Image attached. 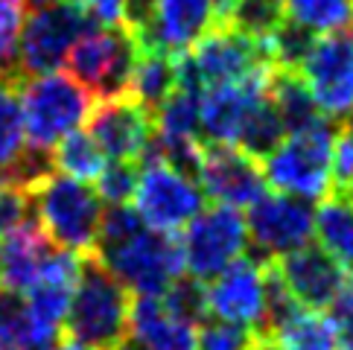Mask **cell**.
Masks as SVG:
<instances>
[{"instance_id":"obj_1","label":"cell","mask_w":353,"mask_h":350,"mask_svg":"<svg viewBox=\"0 0 353 350\" xmlns=\"http://www.w3.org/2000/svg\"><path fill=\"white\" fill-rule=\"evenodd\" d=\"M94 251L125 289L137 295H163L184 274L179 240L152 231L125 205H111L103 214Z\"/></svg>"},{"instance_id":"obj_28","label":"cell","mask_w":353,"mask_h":350,"mask_svg":"<svg viewBox=\"0 0 353 350\" xmlns=\"http://www.w3.org/2000/svg\"><path fill=\"white\" fill-rule=\"evenodd\" d=\"M319 41L315 32H310L301 23L283 18L281 27H277L269 39H266V50L272 59V68H286V70H301V65L307 61L312 44Z\"/></svg>"},{"instance_id":"obj_17","label":"cell","mask_w":353,"mask_h":350,"mask_svg":"<svg viewBox=\"0 0 353 350\" xmlns=\"http://www.w3.org/2000/svg\"><path fill=\"white\" fill-rule=\"evenodd\" d=\"M272 271L283 292L304 309H327L347 286V274L319 245H307L281 257Z\"/></svg>"},{"instance_id":"obj_21","label":"cell","mask_w":353,"mask_h":350,"mask_svg":"<svg viewBox=\"0 0 353 350\" xmlns=\"http://www.w3.org/2000/svg\"><path fill=\"white\" fill-rule=\"evenodd\" d=\"M266 91L272 96V103L281 114L286 132H301L307 126H315L324 114L315 105V99L310 94V88L298 70H286V68H272L269 79H266Z\"/></svg>"},{"instance_id":"obj_20","label":"cell","mask_w":353,"mask_h":350,"mask_svg":"<svg viewBox=\"0 0 353 350\" xmlns=\"http://www.w3.org/2000/svg\"><path fill=\"white\" fill-rule=\"evenodd\" d=\"M312 240L345 274H353V193H327L315 210Z\"/></svg>"},{"instance_id":"obj_41","label":"cell","mask_w":353,"mask_h":350,"mask_svg":"<svg viewBox=\"0 0 353 350\" xmlns=\"http://www.w3.org/2000/svg\"><path fill=\"white\" fill-rule=\"evenodd\" d=\"M27 6H44V3H50V0H23Z\"/></svg>"},{"instance_id":"obj_30","label":"cell","mask_w":353,"mask_h":350,"mask_svg":"<svg viewBox=\"0 0 353 350\" xmlns=\"http://www.w3.org/2000/svg\"><path fill=\"white\" fill-rule=\"evenodd\" d=\"M18 82L12 76H0V167H6L27 141H23L21 103H18Z\"/></svg>"},{"instance_id":"obj_14","label":"cell","mask_w":353,"mask_h":350,"mask_svg":"<svg viewBox=\"0 0 353 350\" xmlns=\"http://www.w3.org/2000/svg\"><path fill=\"white\" fill-rule=\"evenodd\" d=\"M196 181L208 198L236 210L251 207L269 190L260 161L245 155L236 146H216V143H201Z\"/></svg>"},{"instance_id":"obj_8","label":"cell","mask_w":353,"mask_h":350,"mask_svg":"<svg viewBox=\"0 0 353 350\" xmlns=\"http://www.w3.org/2000/svg\"><path fill=\"white\" fill-rule=\"evenodd\" d=\"M132 202V210L152 231L179 234L205 207V193L193 175L163 161H141Z\"/></svg>"},{"instance_id":"obj_19","label":"cell","mask_w":353,"mask_h":350,"mask_svg":"<svg viewBox=\"0 0 353 350\" xmlns=\"http://www.w3.org/2000/svg\"><path fill=\"white\" fill-rule=\"evenodd\" d=\"M61 251L50 243L39 222L27 219L0 240V289L3 292H27L30 286L47 271L53 257Z\"/></svg>"},{"instance_id":"obj_42","label":"cell","mask_w":353,"mask_h":350,"mask_svg":"<svg viewBox=\"0 0 353 350\" xmlns=\"http://www.w3.org/2000/svg\"><path fill=\"white\" fill-rule=\"evenodd\" d=\"M59 3H82V0H59Z\"/></svg>"},{"instance_id":"obj_11","label":"cell","mask_w":353,"mask_h":350,"mask_svg":"<svg viewBox=\"0 0 353 350\" xmlns=\"http://www.w3.org/2000/svg\"><path fill=\"white\" fill-rule=\"evenodd\" d=\"M187 56H190V65L205 91L222 85H239L272 68L266 41L248 39L228 23H219L205 32L193 44V53L187 50Z\"/></svg>"},{"instance_id":"obj_18","label":"cell","mask_w":353,"mask_h":350,"mask_svg":"<svg viewBox=\"0 0 353 350\" xmlns=\"http://www.w3.org/2000/svg\"><path fill=\"white\" fill-rule=\"evenodd\" d=\"M196 327L167 295H137L129 304V339L143 350H193Z\"/></svg>"},{"instance_id":"obj_15","label":"cell","mask_w":353,"mask_h":350,"mask_svg":"<svg viewBox=\"0 0 353 350\" xmlns=\"http://www.w3.org/2000/svg\"><path fill=\"white\" fill-rule=\"evenodd\" d=\"M88 134L97 141L108 161H132L137 164L155 134L152 111L129 96L103 99L88 114Z\"/></svg>"},{"instance_id":"obj_23","label":"cell","mask_w":353,"mask_h":350,"mask_svg":"<svg viewBox=\"0 0 353 350\" xmlns=\"http://www.w3.org/2000/svg\"><path fill=\"white\" fill-rule=\"evenodd\" d=\"M283 134H286L283 120L277 114L269 91H263L254 103H251L248 114L243 120V129H239V137H236V149H243V152L251 155L254 161H263L283 141Z\"/></svg>"},{"instance_id":"obj_32","label":"cell","mask_w":353,"mask_h":350,"mask_svg":"<svg viewBox=\"0 0 353 350\" xmlns=\"http://www.w3.org/2000/svg\"><path fill=\"white\" fill-rule=\"evenodd\" d=\"M254 347H257V336L245 327H236V324L205 318L196 327L193 350H254Z\"/></svg>"},{"instance_id":"obj_40","label":"cell","mask_w":353,"mask_h":350,"mask_svg":"<svg viewBox=\"0 0 353 350\" xmlns=\"http://www.w3.org/2000/svg\"><path fill=\"white\" fill-rule=\"evenodd\" d=\"M114 350H143V347H141V344H134L132 339H125V342H123V344H117Z\"/></svg>"},{"instance_id":"obj_2","label":"cell","mask_w":353,"mask_h":350,"mask_svg":"<svg viewBox=\"0 0 353 350\" xmlns=\"http://www.w3.org/2000/svg\"><path fill=\"white\" fill-rule=\"evenodd\" d=\"M129 289L91 254L79 262L77 286L61 327L77 344L114 350L129 339Z\"/></svg>"},{"instance_id":"obj_35","label":"cell","mask_w":353,"mask_h":350,"mask_svg":"<svg viewBox=\"0 0 353 350\" xmlns=\"http://www.w3.org/2000/svg\"><path fill=\"white\" fill-rule=\"evenodd\" d=\"M30 205H32L30 193L0 184V240L30 219Z\"/></svg>"},{"instance_id":"obj_33","label":"cell","mask_w":353,"mask_h":350,"mask_svg":"<svg viewBox=\"0 0 353 350\" xmlns=\"http://www.w3.org/2000/svg\"><path fill=\"white\" fill-rule=\"evenodd\" d=\"M137 167L132 161H108L97 178V196L108 205H125L134 193Z\"/></svg>"},{"instance_id":"obj_34","label":"cell","mask_w":353,"mask_h":350,"mask_svg":"<svg viewBox=\"0 0 353 350\" xmlns=\"http://www.w3.org/2000/svg\"><path fill=\"white\" fill-rule=\"evenodd\" d=\"M327 318L336 333V350H353V283H347L342 295L327 307Z\"/></svg>"},{"instance_id":"obj_10","label":"cell","mask_w":353,"mask_h":350,"mask_svg":"<svg viewBox=\"0 0 353 350\" xmlns=\"http://www.w3.org/2000/svg\"><path fill=\"white\" fill-rule=\"evenodd\" d=\"M205 286V309L208 316L245 327L254 336L263 333L272 304V269L260 260L239 257L228 269Z\"/></svg>"},{"instance_id":"obj_22","label":"cell","mask_w":353,"mask_h":350,"mask_svg":"<svg viewBox=\"0 0 353 350\" xmlns=\"http://www.w3.org/2000/svg\"><path fill=\"white\" fill-rule=\"evenodd\" d=\"M172 91H175V56L158 53V50H141L132 68L125 96L141 103L149 111H155Z\"/></svg>"},{"instance_id":"obj_5","label":"cell","mask_w":353,"mask_h":350,"mask_svg":"<svg viewBox=\"0 0 353 350\" xmlns=\"http://www.w3.org/2000/svg\"><path fill=\"white\" fill-rule=\"evenodd\" d=\"M41 231L50 243L70 254H94L99 225H103V198L94 187L70 175L53 172L30 193Z\"/></svg>"},{"instance_id":"obj_9","label":"cell","mask_w":353,"mask_h":350,"mask_svg":"<svg viewBox=\"0 0 353 350\" xmlns=\"http://www.w3.org/2000/svg\"><path fill=\"white\" fill-rule=\"evenodd\" d=\"M91 23L94 21L79 3L50 0L44 6H35L23 18L18 35V76L23 79L59 70L68 61L70 47Z\"/></svg>"},{"instance_id":"obj_43","label":"cell","mask_w":353,"mask_h":350,"mask_svg":"<svg viewBox=\"0 0 353 350\" xmlns=\"http://www.w3.org/2000/svg\"><path fill=\"white\" fill-rule=\"evenodd\" d=\"M254 350H266V347H263V344H260V339H257V347H254Z\"/></svg>"},{"instance_id":"obj_13","label":"cell","mask_w":353,"mask_h":350,"mask_svg":"<svg viewBox=\"0 0 353 350\" xmlns=\"http://www.w3.org/2000/svg\"><path fill=\"white\" fill-rule=\"evenodd\" d=\"M310 94L327 120H345L353 114V27L330 32L312 44L301 65Z\"/></svg>"},{"instance_id":"obj_36","label":"cell","mask_w":353,"mask_h":350,"mask_svg":"<svg viewBox=\"0 0 353 350\" xmlns=\"http://www.w3.org/2000/svg\"><path fill=\"white\" fill-rule=\"evenodd\" d=\"M85 15L91 18L97 27H123L129 0H82Z\"/></svg>"},{"instance_id":"obj_31","label":"cell","mask_w":353,"mask_h":350,"mask_svg":"<svg viewBox=\"0 0 353 350\" xmlns=\"http://www.w3.org/2000/svg\"><path fill=\"white\" fill-rule=\"evenodd\" d=\"M27 18L23 0H0V76H18V35Z\"/></svg>"},{"instance_id":"obj_27","label":"cell","mask_w":353,"mask_h":350,"mask_svg":"<svg viewBox=\"0 0 353 350\" xmlns=\"http://www.w3.org/2000/svg\"><path fill=\"white\" fill-rule=\"evenodd\" d=\"M289 21L310 32H342L353 27V0H283Z\"/></svg>"},{"instance_id":"obj_26","label":"cell","mask_w":353,"mask_h":350,"mask_svg":"<svg viewBox=\"0 0 353 350\" xmlns=\"http://www.w3.org/2000/svg\"><path fill=\"white\" fill-rule=\"evenodd\" d=\"M199 117H201V91L175 88V91L152 111L155 134L181 137V141H201Z\"/></svg>"},{"instance_id":"obj_29","label":"cell","mask_w":353,"mask_h":350,"mask_svg":"<svg viewBox=\"0 0 353 350\" xmlns=\"http://www.w3.org/2000/svg\"><path fill=\"white\" fill-rule=\"evenodd\" d=\"M286 18L283 0H236V6L228 18V27L239 30L248 39L266 41Z\"/></svg>"},{"instance_id":"obj_39","label":"cell","mask_w":353,"mask_h":350,"mask_svg":"<svg viewBox=\"0 0 353 350\" xmlns=\"http://www.w3.org/2000/svg\"><path fill=\"white\" fill-rule=\"evenodd\" d=\"M53 350H91V347H85V344H77V342H61V344H56Z\"/></svg>"},{"instance_id":"obj_4","label":"cell","mask_w":353,"mask_h":350,"mask_svg":"<svg viewBox=\"0 0 353 350\" xmlns=\"http://www.w3.org/2000/svg\"><path fill=\"white\" fill-rule=\"evenodd\" d=\"M23 141L35 149H53L61 137L85 126L94 96L70 73H39L18 82Z\"/></svg>"},{"instance_id":"obj_25","label":"cell","mask_w":353,"mask_h":350,"mask_svg":"<svg viewBox=\"0 0 353 350\" xmlns=\"http://www.w3.org/2000/svg\"><path fill=\"white\" fill-rule=\"evenodd\" d=\"M53 164L56 169H61V175H70V178L88 184L99 178L108 158L103 155V149L97 146L94 137L88 134V129H77L53 146Z\"/></svg>"},{"instance_id":"obj_7","label":"cell","mask_w":353,"mask_h":350,"mask_svg":"<svg viewBox=\"0 0 353 350\" xmlns=\"http://www.w3.org/2000/svg\"><path fill=\"white\" fill-rule=\"evenodd\" d=\"M179 248H181L184 271L193 280L208 283L222 269H228L231 262L245 257V251L251 248L245 214L225 205L201 207L181 228Z\"/></svg>"},{"instance_id":"obj_12","label":"cell","mask_w":353,"mask_h":350,"mask_svg":"<svg viewBox=\"0 0 353 350\" xmlns=\"http://www.w3.org/2000/svg\"><path fill=\"white\" fill-rule=\"evenodd\" d=\"M248 243L263 257L281 260L292 251L312 245L315 210L310 202L286 193H263L251 207H245Z\"/></svg>"},{"instance_id":"obj_37","label":"cell","mask_w":353,"mask_h":350,"mask_svg":"<svg viewBox=\"0 0 353 350\" xmlns=\"http://www.w3.org/2000/svg\"><path fill=\"white\" fill-rule=\"evenodd\" d=\"M210 6H213V12H216V23H228L236 0H210Z\"/></svg>"},{"instance_id":"obj_38","label":"cell","mask_w":353,"mask_h":350,"mask_svg":"<svg viewBox=\"0 0 353 350\" xmlns=\"http://www.w3.org/2000/svg\"><path fill=\"white\" fill-rule=\"evenodd\" d=\"M339 134H342V137H345V141H347V143L353 146V114L347 117V123H345V129H342V132H339Z\"/></svg>"},{"instance_id":"obj_6","label":"cell","mask_w":353,"mask_h":350,"mask_svg":"<svg viewBox=\"0 0 353 350\" xmlns=\"http://www.w3.org/2000/svg\"><path fill=\"white\" fill-rule=\"evenodd\" d=\"M137 53H141V47L125 27H97V23H91L70 47L65 65L70 68V76L91 96L117 99L129 91Z\"/></svg>"},{"instance_id":"obj_24","label":"cell","mask_w":353,"mask_h":350,"mask_svg":"<svg viewBox=\"0 0 353 350\" xmlns=\"http://www.w3.org/2000/svg\"><path fill=\"white\" fill-rule=\"evenodd\" d=\"M56 336L39 330L18 292L0 289V350H53Z\"/></svg>"},{"instance_id":"obj_3","label":"cell","mask_w":353,"mask_h":350,"mask_svg":"<svg viewBox=\"0 0 353 350\" xmlns=\"http://www.w3.org/2000/svg\"><path fill=\"white\" fill-rule=\"evenodd\" d=\"M336 120H319L301 132H286L283 141L263 158V175L274 193L315 202L333 193Z\"/></svg>"},{"instance_id":"obj_16","label":"cell","mask_w":353,"mask_h":350,"mask_svg":"<svg viewBox=\"0 0 353 350\" xmlns=\"http://www.w3.org/2000/svg\"><path fill=\"white\" fill-rule=\"evenodd\" d=\"M213 27L216 12L210 0H149L146 23L134 32V41L141 50L181 56Z\"/></svg>"}]
</instances>
